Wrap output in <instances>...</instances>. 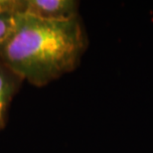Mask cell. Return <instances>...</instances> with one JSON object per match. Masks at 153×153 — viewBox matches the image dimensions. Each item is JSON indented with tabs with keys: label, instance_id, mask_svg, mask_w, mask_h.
I'll return each mask as SVG.
<instances>
[{
	"label": "cell",
	"instance_id": "cell-1",
	"mask_svg": "<svg viewBox=\"0 0 153 153\" xmlns=\"http://www.w3.org/2000/svg\"><path fill=\"white\" fill-rule=\"evenodd\" d=\"M88 46L81 17L50 21L20 14L0 45V60L41 88L78 68Z\"/></svg>",
	"mask_w": 153,
	"mask_h": 153
},
{
	"label": "cell",
	"instance_id": "cell-2",
	"mask_svg": "<svg viewBox=\"0 0 153 153\" xmlns=\"http://www.w3.org/2000/svg\"><path fill=\"white\" fill-rule=\"evenodd\" d=\"M76 0H23L22 14L50 21H68L79 17Z\"/></svg>",
	"mask_w": 153,
	"mask_h": 153
},
{
	"label": "cell",
	"instance_id": "cell-3",
	"mask_svg": "<svg viewBox=\"0 0 153 153\" xmlns=\"http://www.w3.org/2000/svg\"><path fill=\"white\" fill-rule=\"evenodd\" d=\"M24 79L0 60V131L7 123L9 108Z\"/></svg>",
	"mask_w": 153,
	"mask_h": 153
},
{
	"label": "cell",
	"instance_id": "cell-4",
	"mask_svg": "<svg viewBox=\"0 0 153 153\" xmlns=\"http://www.w3.org/2000/svg\"><path fill=\"white\" fill-rule=\"evenodd\" d=\"M16 16L17 15L0 14V45L11 32L16 21Z\"/></svg>",
	"mask_w": 153,
	"mask_h": 153
},
{
	"label": "cell",
	"instance_id": "cell-5",
	"mask_svg": "<svg viewBox=\"0 0 153 153\" xmlns=\"http://www.w3.org/2000/svg\"><path fill=\"white\" fill-rule=\"evenodd\" d=\"M23 0H0V14H22Z\"/></svg>",
	"mask_w": 153,
	"mask_h": 153
}]
</instances>
